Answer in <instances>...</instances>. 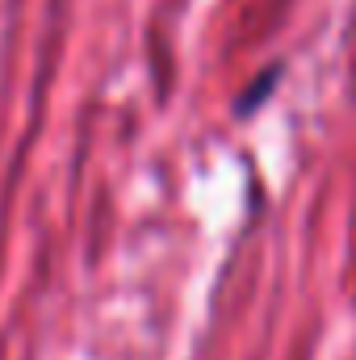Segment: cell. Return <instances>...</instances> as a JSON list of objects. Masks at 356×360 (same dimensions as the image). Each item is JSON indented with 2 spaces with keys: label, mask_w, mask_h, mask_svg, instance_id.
<instances>
[{
  "label": "cell",
  "mask_w": 356,
  "mask_h": 360,
  "mask_svg": "<svg viewBox=\"0 0 356 360\" xmlns=\"http://www.w3.org/2000/svg\"><path fill=\"white\" fill-rule=\"evenodd\" d=\"M281 76H285V68H281V63H272V68H265V72H260V76H256V80H252V84L243 89V96L235 101V113H239V117H252V113H256V109L265 105L268 96L276 92V84H281Z\"/></svg>",
  "instance_id": "cell-1"
}]
</instances>
